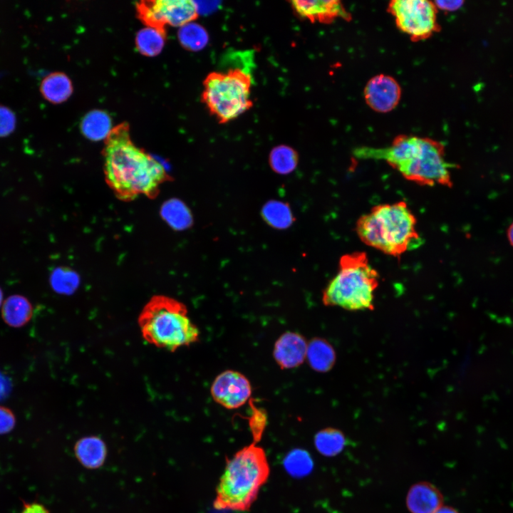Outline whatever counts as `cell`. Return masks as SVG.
Returning <instances> with one entry per match:
<instances>
[{
    "label": "cell",
    "instance_id": "ffe728a7",
    "mask_svg": "<svg viewBox=\"0 0 513 513\" xmlns=\"http://www.w3.org/2000/svg\"><path fill=\"white\" fill-rule=\"evenodd\" d=\"M165 34V29L146 26L136 36V47L145 56H156L164 46Z\"/></svg>",
    "mask_w": 513,
    "mask_h": 513
},
{
    "label": "cell",
    "instance_id": "30bf717a",
    "mask_svg": "<svg viewBox=\"0 0 513 513\" xmlns=\"http://www.w3.org/2000/svg\"><path fill=\"white\" fill-rule=\"evenodd\" d=\"M213 400L227 409H237L244 405L252 395V385L242 373L226 370L213 380L211 388Z\"/></svg>",
    "mask_w": 513,
    "mask_h": 513
},
{
    "label": "cell",
    "instance_id": "4316f807",
    "mask_svg": "<svg viewBox=\"0 0 513 513\" xmlns=\"http://www.w3.org/2000/svg\"><path fill=\"white\" fill-rule=\"evenodd\" d=\"M16 116L9 107L0 104V138L10 135L16 129Z\"/></svg>",
    "mask_w": 513,
    "mask_h": 513
},
{
    "label": "cell",
    "instance_id": "2e32d148",
    "mask_svg": "<svg viewBox=\"0 0 513 513\" xmlns=\"http://www.w3.org/2000/svg\"><path fill=\"white\" fill-rule=\"evenodd\" d=\"M336 358V352L327 341L314 338L308 343L306 359L314 370L322 373L330 370Z\"/></svg>",
    "mask_w": 513,
    "mask_h": 513
},
{
    "label": "cell",
    "instance_id": "44dd1931",
    "mask_svg": "<svg viewBox=\"0 0 513 513\" xmlns=\"http://www.w3.org/2000/svg\"><path fill=\"white\" fill-rule=\"evenodd\" d=\"M83 134L93 140H100L108 137L110 128V120L108 115L100 110H94L88 113L81 123Z\"/></svg>",
    "mask_w": 513,
    "mask_h": 513
},
{
    "label": "cell",
    "instance_id": "6da1fadb",
    "mask_svg": "<svg viewBox=\"0 0 513 513\" xmlns=\"http://www.w3.org/2000/svg\"><path fill=\"white\" fill-rule=\"evenodd\" d=\"M103 158L106 183L123 201L142 195L155 198L160 186L170 180L163 165L133 143L126 123L112 128L105 139Z\"/></svg>",
    "mask_w": 513,
    "mask_h": 513
},
{
    "label": "cell",
    "instance_id": "d6986e66",
    "mask_svg": "<svg viewBox=\"0 0 513 513\" xmlns=\"http://www.w3.org/2000/svg\"><path fill=\"white\" fill-rule=\"evenodd\" d=\"M346 444L343 433L333 428L323 429L314 436L316 450L326 457H333L340 453Z\"/></svg>",
    "mask_w": 513,
    "mask_h": 513
},
{
    "label": "cell",
    "instance_id": "603a6c76",
    "mask_svg": "<svg viewBox=\"0 0 513 513\" xmlns=\"http://www.w3.org/2000/svg\"><path fill=\"white\" fill-rule=\"evenodd\" d=\"M298 154L293 148L286 145H279L271 151L269 163L271 169L281 175L289 174L296 167Z\"/></svg>",
    "mask_w": 513,
    "mask_h": 513
},
{
    "label": "cell",
    "instance_id": "ba28073f",
    "mask_svg": "<svg viewBox=\"0 0 513 513\" xmlns=\"http://www.w3.org/2000/svg\"><path fill=\"white\" fill-rule=\"evenodd\" d=\"M388 11L398 29L412 41L429 38L439 31L437 9L434 1L428 0H393Z\"/></svg>",
    "mask_w": 513,
    "mask_h": 513
},
{
    "label": "cell",
    "instance_id": "8fae6325",
    "mask_svg": "<svg viewBox=\"0 0 513 513\" xmlns=\"http://www.w3.org/2000/svg\"><path fill=\"white\" fill-rule=\"evenodd\" d=\"M401 88L391 76L380 73L372 77L363 90L366 103L373 110L389 113L398 105L401 98Z\"/></svg>",
    "mask_w": 513,
    "mask_h": 513
},
{
    "label": "cell",
    "instance_id": "484cf974",
    "mask_svg": "<svg viewBox=\"0 0 513 513\" xmlns=\"http://www.w3.org/2000/svg\"><path fill=\"white\" fill-rule=\"evenodd\" d=\"M171 205V204H170ZM167 210V216L169 220L172 225L178 229L186 228L192 223L191 214L188 209L182 203L176 201L170 206Z\"/></svg>",
    "mask_w": 513,
    "mask_h": 513
},
{
    "label": "cell",
    "instance_id": "7402d4cb",
    "mask_svg": "<svg viewBox=\"0 0 513 513\" xmlns=\"http://www.w3.org/2000/svg\"><path fill=\"white\" fill-rule=\"evenodd\" d=\"M261 214L269 225L276 229L288 228L294 222L289 206L281 201L271 200L266 202L261 209Z\"/></svg>",
    "mask_w": 513,
    "mask_h": 513
},
{
    "label": "cell",
    "instance_id": "f1b7e54d",
    "mask_svg": "<svg viewBox=\"0 0 513 513\" xmlns=\"http://www.w3.org/2000/svg\"><path fill=\"white\" fill-rule=\"evenodd\" d=\"M15 422L12 412L6 408L0 406V434L10 432L14 428Z\"/></svg>",
    "mask_w": 513,
    "mask_h": 513
},
{
    "label": "cell",
    "instance_id": "d4e9b609",
    "mask_svg": "<svg viewBox=\"0 0 513 513\" xmlns=\"http://www.w3.org/2000/svg\"><path fill=\"white\" fill-rule=\"evenodd\" d=\"M191 23L181 27L179 38L182 45L187 48L199 50L206 45L208 36L204 28Z\"/></svg>",
    "mask_w": 513,
    "mask_h": 513
},
{
    "label": "cell",
    "instance_id": "e575fe53",
    "mask_svg": "<svg viewBox=\"0 0 513 513\" xmlns=\"http://www.w3.org/2000/svg\"><path fill=\"white\" fill-rule=\"evenodd\" d=\"M2 298H3V294H2L1 289H0V306H1V302H2Z\"/></svg>",
    "mask_w": 513,
    "mask_h": 513
},
{
    "label": "cell",
    "instance_id": "83f0119b",
    "mask_svg": "<svg viewBox=\"0 0 513 513\" xmlns=\"http://www.w3.org/2000/svg\"><path fill=\"white\" fill-rule=\"evenodd\" d=\"M51 285L56 291L66 294L73 291L76 286L73 277H68L57 270L52 275Z\"/></svg>",
    "mask_w": 513,
    "mask_h": 513
},
{
    "label": "cell",
    "instance_id": "5b68a950",
    "mask_svg": "<svg viewBox=\"0 0 513 513\" xmlns=\"http://www.w3.org/2000/svg\"><path fill=\"white\" fill-rule=\"evenodd\" d=\"M138 322L147 343L170 351L199 340V329L189 318L187 307L167 296H153L142 308Z\"/></svg>",
    "mask_w": 513,
    "mask_h": 513
},
{
    "label": "cell",
    "instance_id": "9c48e42d",
    "mask_svg": "<svg viewBox=\"0 0 513 513\" xmlns=\"http://www.w3.org/2000/svg\"><path fill=\"white\" fill-rule=\"evenodd\" d=\"M139 19L146 26L165 29L183 26L198 16L195 2L190 0H146L137 4Z\"/></svg>",
    "mask_w": 513,
    "mask_h": 513
},
{
    "label": "cell",
    "instance_id": "f546056e",
    "mask_svg": "<svg viewBox=\"0 0 513 513\" xmlns=\"http://www.w3.org/2000/svg\"><path fill=\"white\" fill-rule=\"evenodd\" d=\"M437 10L445 11H455L460 9L464 4L463 1H434Z\"/></svg>",
    "mask_w": 513,
    "mask_h": 513
},
{
    "label": "cell",
    "instance_id": "d6a6232c",
    "mask_svg": "<svg viewBox=\"0 0 513 513\" xmlns=\"http://www.w3.org/2000/svg\"><path fill=\"white\" fill-rule=\"evenodd\" d=\"M435 513H459V512L452 507L442 506Z\"/></svg>",
    "mask_w": 513,
    "mask_h": 513
},
{
    "label": "cell",
    "instance_id": "e0dca14e",
    "mask_svg": "<svg viewBox=\"0 0 513 513\" xmlns=\"http://www.w3.org/2000/svg\"><path fill=\"white\" fill-rule=\"evenodd\" d=\"M73 90L72 83L68 77L60 72L46 76L40 84L42 96L52 103H61L71 95Z\"/></svg>",
    "mask_w": 513,
    "mask_h": 513
},
{
    "label": "cell",
    "instance_id": "4dcf8cb0",
    "mask_svg": "<svg viewBox=\"0 0 513 513\" xmlns=\"http://www.w3.org/2000/svg\"><path fill=\"white\" fill-rule=\"evenodd\" d=\"M21 513H50L43 504L38 503H24Z\"/></svg>",
    "mask_w": 513,
    "mask_h": 513
},
{
    "label": "cell",
    "instance_id": "277c9868",
    "mask_svg": "<svg viewBox=\"0 0 513 513\" xmlns=\"http://www.w3.org/2000/svg\"><path fill=\"white\" fill-rule=\"evenodd\" d=\"M269 475V465L263 448L254 444L243 447L227 461L216 489L214 507L247 511Z\"/></svg>",
    "mask_w": 513,
    "mask_h": 513
},
{
    "label": "cell",
    "instance_id": "cb8c5ba5",
    "mask_svg": "<svg viewBox=\"0 0 513 513\" xmlns=\"http://www.w3.org/2000/svg\"><path fill=\"white\" fill-rule=\"evenodd\" d=\"M284 466L291 476L300 478L311 472L314 461L307 451L295 449L286 455Z\"/></svg>",
    "mask_w": 513,
    "mask_h": 513
},
{
    "label": "cell",
    "instance_id": "52a82bcc",
    "mask_svg": "<svg viewBox=\"0 0 513 513\" xmlns=\"http://www.w3.org/2000/svg\"><path fill=\"white\" fill-rule=\"evenodd\" d=\"M252 86V76L242 68L212 71L203 81L202 101L219 123H227L253 106Z\"/></svg>",
    "mask_w": 513,
    "mask_h": 513
},
{
    "label": "cell",
    "instance_id": "836d02e7",
    "mask_svg": "<svg viewBox=\"0 0 513 513\" xmlns=\"http://www.w3.org/2000/svg\"><path fill=\"white\" fill-rule=\"evenodd\" d=\"M507 238L509 244L513 247V222L507 229Z\"/></svg>",
    "mask_w": 513,
    "mask_h": 513
},
{
    "label": "cell",
    "instance_id": "9a60e30c",
    "mask_svg": "<svg viewBox=\"0 0 513 513\" xmlns=\"http://www.w3.org/2000/svg\"><path fill=\"white\" fill-rule=\"evenodd\" d=\"M107 452L105 442L98 436L82 437L74 445L76 457L87 469L100 467L105 461Z\"/></svg>",
    "mask_w": 513,
    "mask_h": 513
},
{
    "label": "cell",
    "instance_id": "5bb4252c",
    "mask_svg": "<svg viewBox=\"0 0 513 513\" xmlns=\"http://www.w3.org/2000/svg\"><path fill=\"white\" fill-rule=\"evenodd\" d=\"M442 502L440 492L425 482L414 484L406 498L407 507L411 513H435L442 507Z\"/></svg>",
    "mask_w": 513,
    "mask_h": 513
},
{
    "label": "cell",
    "instance_id": "4fadbf2b",
    "mask_svg": "<svg viewBox=\"0 0 513 513\" xmlns=\"http://www.w3.org/2000/svg\"><path fill=\"white\" fill-rule=\"evenodd\" d=\"M307 346L308 343L301 334L286 331L274 343V358L282 369L294 368L306 358Z\"/></svg>",
    "mask_w": 513,
    "mask_h": 513
},
{
    "label": "cell",
    "instance_id": "ac0fdd59",
    "mask_svg": "<svg viewBox=\"0 0 513 513\" xmlns=\"http://www.w3.org/2000/svg\"><path fill=\"white\" fill-rule=\"evenodd\" d=\"M33 308L24 296L14 295L8 297L2 307V316L5 322L14 327L25 325L31 318Z\"/></svg>",
    "mask_w": 513,
    "mask_h": 513
},
{
    "label": "cell",
    "instance_id": "7c38bea8",
    "mask_svg": "<svg viewBox=\"0 0 513 513\" xmlns=\"http://www.w3.org/2000/svg\"><path fill=\"white\" fill-rule=\"evenodd\" d=\"M293 11L311 22L331 23L337 18L350 20L351 16L340 1H291Z\"/></svg>",
    "mask_w": 513,
    "mask_h": 513
},
{
    "label": "cell",
    "instance_id": "1f68e13d",
    "mask_svg": "<svg viewBox=\"0 0 513 513\" xmlns=\"http://www.w3.org/2000/svg\"><path fill=\"white\" fill-rule=\"evenodd\" d=\"M9 381L0 373V399L4 398L9 393Z\"/></svg>",
    "mask_w": 513,
    "mask_h": 513
},
{
    "label": "cell",
    "instance_id": "3957f363",
    "mask_svg": "<svg viewBox=\"0 0 513 513\" xmlns=\"http://www.w3.org/2000/svg\"><path fill=\"white\" fill-rule=\"evenodd\" d=\"M355 229L364 244L395 257L418 249L423 242L417 219L403 201L373 207L358 219Z\"/></svg>",
    "mask_w": 513,
    "mask_h": 513
},
{
    "label": "cell",
    "instance_id": "7a4b0ae2",
    "mask_svg": "<svg viewBox=\"0 0 513 513\" xmlns=\"http://www.w3.org/2000/svg\"><path fill=\"white\" fill-rule=\"evenodd\" d=\"M358 160H383L408 181L424 186H452L444 145L430 138L399 135L382 147L363 146L353 151Z\"/></svg>",
    "mask_w": 513,
    "mask_h": 513
},
{
    "label": "cell",
    "instance_id": "8992f818",
    "mask_svg": "<svg viewBox=\"0 0 513 513\" xmlns=\"http://www.w3.org/2000/svg\"><path fill=\"white\" fill-rule=\"evenodd\" d=\"M379 279L366 253L353 252L343 254L340 258L336 275L323 291L322 301L325 306L348 311L373 310Z\"/></svg>",
    "mask_w": 513,
    "mask_h": 513
}]
</instances>
